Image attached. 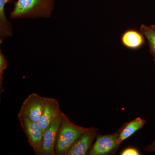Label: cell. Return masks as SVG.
I'll list each match as a JSON object with an SVG mask.
<instances>
[{"label":"cell","mask_w":155,"mask_h":155,"mask_svg":"<svg viewBox=\"0 0 155 155\" xmlns=\"http://www.w3.org/2000/svg\"><path fill=\"white\" fill-rule=\"evenodd\" d=\"M140 153L136 148L132 147L126 148L120 153L121 155H139Z\"/></svg>","instance_id":"obj_14"},{"label":"cell","mask_w":155,"mask_h":155,"mask_svg":"<svg viewBox=\"0 0 155 155\" xmlns=\"http://www.w3.org/2000/svg\"><path fill=\"white\" fill-rule=\"evenodd\" d=\"M146 123L144 119L137 117L130 122L124 123L119 128L118 134V141L121 144L122 142L127 139L136 132L141 129Z\"/></svg>","instance_id":"obj_10"},{"label":"cell","mask_w":155,"mask_h":155,"mask_svg":"<svg viewBox=\"0 0 155 155\" xmlns=\"http://www.w3.org/2000/svg\"><path fill=\"white\" fill-rule=\"evenodd\" d=\"M145 37L141 31L134 28L127 29L121 36L122 45L128 49L137 50L145 44Z\"/></svg>","instance_id":"obj_9"},{"label":"cell","mask_w":155,"mask_h":155,"mask_svg":"<svg viewBox=\"0 0 155 155\" xmlns=\"http://www.w3.org/2000/svg\"><path fill=\"white\" fill-rule=\"evenodd\" d=\"M144 151L146 152L151 153L155 152V140L153 141L150 144L145 147Z\"/></svg>","instance_id":"obj_15"},{"label":"cell","mask_w":155,"mask_h":155,"mask_svg":"<svg viewBox=\"0 0 155 155\" xmlns=\"http://www.w3.org/2000/svg\"><path fill=\"white\" fill-rule=\"evenodd\" d=\"M8 67V62L6 57L4 54L0 51V91L1 93L4 91L3 87V74L5 70Z\"/></svg>","instance_id":"obj_13"},{"label":"cell","mask_w":155,"mask_h":155,"mask_svg":"<svg viewBox=\"0 0 155 155\" xmlns=\"http://www.w3.org/2000/svg\"><path fill=\"white\" fill-rule=\"evenodd\" d=\"M22 130L35 154L40 155L41 149L43 132L38 122H35L25 116L18 115Z\"/></svg>","instance_id":"obj_4"},{"label":"cell","mask_w":155,"mask_h":155,"mask_svg":"<svg viewBox=\"0 0 155 155\" xmlns=\"http://www.w3.org/2000/svg\"><path fill=\"white\" fill-rule=\"evenodd\" d=\"M140 31L147 40L149 45V52L155 62V25H147L142 24Z\"/></svg>","instance_id":"obj_12"},{"label":"cell","mask_w":155,"mask_h":155,"mask_svg":"<svg viewBox=\"0 0 155 155\" xmlns=\"http://www.w3.org/2000/svg\"><path fill=\"white\" fill-rule=\"evenodd\" d=\"M61 115L48 127L43 133L40 155H55V147L58 130L62 119Z\"/></svg>","instance_id":"obj_7"},{"label":"cell","mask_w":155,"mask_h":155,"mask_svg":"<svg viewBox=\"0 0 155 155\" xmlns=\"http://www.w3.org/2000/svg\"><path fill=\"white\" fill-rule=\"evenodd\" d=\"M98 131V129L96 127H89L72 145L67 155H87L92 146L95 138L97 135Z\"/></svg>","instance_id":"obj_6"},{"label":"cell","mask_w":155,"mask_h":155,"mask_svg":"<svg viewBox=\"0 0 155 155\" xmlns=\"http://www.w3.org/2000/svg\"><path fill=\"white\" fill-rule=\"evenodd\" d=\"M13 0H0V43L6 38L13 35V27L5 14V7L7 3L12 2Z\"/></svg>","instance_id":"obj_11"},{"label":"cell","mask_w":155,"mask_h":155,"mask_svg":"<svg viewBox=\"0 0 155 155\" xmlns=\"http://www.w3.org/2000/svg\"><path fill=\"white\" fill-rule=\"evenodd\" d=\"M62 112L58 100L54 98L47 97L43 112L38 122L43 133Z\"/></svg>","instance_id":"obj_8"},{"label":"cell","mask_w":155,"mask_h":155,"mask_svg":"<svg viewBox=\"0 0 155 155\" xmlns=\"http://www.w3.org/2000/svg\"><path fill=\"white\" fill-rule=\"evenodd\" d=\"M120 144L118 141V134H97L95 142L88 152V155H114L119 149Z\"/></svg>","instance_id":"obj_5"},{"label":"cell","mask_w":155,"mask_h":155,"mask_svg":"<svg viewBox=\"0 0 155 155\" xmlns=\"http://www.w3.org/2000/svg\"><path fill=\"white\" fill-rule=\"evenodd\" d=\"M55 0H17L10 13L12 19L50 18L54 8Z\"/></svg>","instance_id":"obj_1"},{"label":"cell","mask_w":155,"mask_h":155,"mask_svg":"<svg viewBox=\"0 0 155 155\" xmlns=\"http://www.w3.org/2000/svg\"><path fill=\"white\" fill-rule=\"evenodd\" d=\"M47 97L38 94H31L22 103L18 115L25 116L38 122L44 109Z\"/></svg>","instance_id":"obj_3"},{"label":"cell","mask_w":155,"mask_h":155,"mask_svg":"<svg viewBox=\"0 0 155 155\" xmlns=\"http://www.w3.org/2000/svg\"><path fill=\"white\" fill-rule=\"evenodd\" d=\"M89 128L74 124L67 115L62 112L56 141V155H67L72 145Z\"/></svg>","instance_id":"obj_2"}]
</instances>
